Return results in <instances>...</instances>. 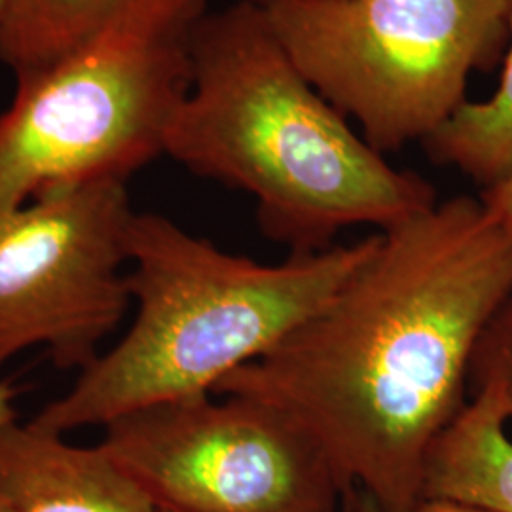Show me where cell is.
Segmentation results:
<instances>
[{"label": "cell", "mask_w": 512, "mask_h": 512, "mask_svg": "<svg viewBox=\"0 0 512 512\" xmlns=\"http://www.w3.org/2000/svg\"><path fill=\"white\" fill-rule=\"evenodd\" d=\"M0 495L12 512H160L107 448L33 421L0 425Z\"/></svg>", "instance_id": "9c48e42d"}, {"label": "cell", "mask_w": 512, "mask_h": 512, "mask_svg": "<svg viewBox=\"0 0 512 512\" xmlns=\"http://www.w3.org/2000/svg\"><path fill=\"white\" fill-rule=\"evenodd\" d=\"M103 429L160 512H342L357 494L293 421L241 395L154 404Z\"/></svg>", "instance_id": "8992f818"}, {"label": "cell", "mask_w": 512, "mask_h": 512, "mask_svg": "<svg viewBox=\"0 0 512 512\" xmlns=\"http://www.w3.org/2000/svg\"><path fill=\"white\" fill-rule=\"evenodd\" d=\"M207 0H6L0 61L16 78L105 40L188 38Z\"/></svg>", "instance_id": "ba28073f"}, {"label": "cell", "mask_w": 512, "mask_h": 512, "mask_svg": "<svg viewBox=\"0 0 512 512\" xmlns=\"http://www.w3.org/2000/svg\"><path fill=\"white\" fill-rule=\"evenodd\" d=\"M186 44L190 86L165 154L247 192L262 230L293 253L329 249L351 226L385 232L439 203L311 86L256 0L203 14Z\"/></svg>", "instance_id": "7a4b0ae2"}, {"label": "cell", "mask_w": 512, "mask_h": 512, "mask_svg": "<svg viewBox=\"0 0 512 512\" xmlns=\"http://www.w3.org/2000/svg\"><path fill=\"white\" fill-rule=\"evenodd\" d=\"M509 416L492 387L475 389L440 433L425 461L421 499H444L492 512H512Z\"/></svg>", "instance_id": "30bf717a"}, {"label": "cell", "mask_w": 512, "mask_h": 512, "mask_svg": "<svg viewBox=\"0 0 512 512\" xmlns=\"http://www.w3.org/2000/svg\"><path fill=\"white\" fill-rule=\"evenodd\" d=\"M480 200L512 241V171L499 183L484 188Z\"/></svg>", "instance_id": "4fadbf2b"}, {"label": "cell", "mask_w": 512, "mask_h": 512, "mask_svg": "<svg viewBox=\"0 0 512 512\" xmlns=\"http://www.w3.org/2000/svg\"><path fill=\"white\" fill-rule=\"evenodd\" d=\"M351 505H353V512H384V509L365 492H357Z\"/></svg>", "instance_id": "2e32d148"}, {"label": "cell", "mask_w": 512, "mask_h": 512, "mask_svg": "<svg viewBox=\"0 0 512 512\" xmlns=\"http://www.w3.org/2000/svg\"><path fill=\"white\" fill-rule=\"evenodd\" d=\"M511 296V239L480 198L456 196L380 232L323 308L213 393L272 406L351 492L410 512L429 450L467 404L476 346Z\"/></svg>", "instance_id": "6da1fadb"}, {"label": "cell", "mask_w": 512, "mask_h": 512, "mask_svg": "<svg viewBox=\"0 0 512 512\" xmlns=\"http://www.w3.org/2000/svg\"><path fill=\"white\" fill-rule=\"evenodd\" d=\"M258 4H268V2H275V0H256Z\"/></svg>", "instance_id": "ac0fdd59"}, {"label": "cell", "mask_w": 512, "mask_h": 512, "mask_svg": "<svg viewBox=\"0 0 512 512\" xmlns=\"http://www.w3.org/2000/svg\"><path fill=\"white\" fill-rule=\"evenodd\" d=\"M505 67L494 95L465 101L423 147L433 162L456 167L475 183L490 188L512 171V0Z\"/></svg>", "instance_id": "8fae6325"}, {"label": "cell", "mask_w": 512, "mask_h": 512, "mask_svg": "<svg viewBox=\"0 0 512 512\" xmlns=\"http://www.w3.org/2000/svg\"><path fill=\"white\" fill-rule=\"evenodd\" d=\"M126 183L0 205V380L25 351L61 370L92 365L131 308Z\"/></svg>", "instance_id": "52a82bcc"}, {"label": "cell", "mask_w": 512, "mask_h": 512, "mask_svg": "<svg viewBox=\"0 0 512 512\" xmlns=\"http://www.w3.org/2000/svg\"><path fill=\"white\" fill-rule=\"evenodd\" d=\"M378 239L372 234L264 264L226 253L164 215L135 213L128 238L135 317L33 423L69 435L154 404L213 393L323 308Z\"/></svg>", "instance_id": "3957f363"}, {"label": "cell", "mask_w": 512, "mask_h": 512, "mask_svg": "<svg viewBox=\"0 0 512 512\" xmlns=\"http://www.w3.org/2000/svg\"><path fill=\"white\" fill-rule=\"evenodd\" d=\"M186 40H105L18 78L0 112V205L126 183L165 154L190 86Z\"/></svg>", "instance_id": "5b68a950"}, {"label": "cell", "mask_w": 512, "mask_h": 512, "mask_svg": "<svg viewBox=\"0 0 512 512\" xmlns=\"http://www.w3.org/2000/svg\"><path fill=\"white\" fill-rule=\"evenodd\" d=\"M410 512H492L480 507H471L463 503H454V501H444V499H421L420 503Z\"/></svg>", "instance_id": "9a60e30c"}, {"label": "cell", "mask_w": 512, "mask_h": 512, "mask_svg": "<svg viewBox=\"0 0 512 512\" xmlns=\"http://www.w3.org/2000/svg\"><path fill=\"white\" fill-rule=\"evenodd\" d=\"M19 399V387L10 378L0 380V425L18 420L16 403Z\"/></svg>", "instance_id": "5bb4252c"}, {"label": "cell", "mask_w": 512, "mask_h": 512, "mask_svg": "<svg viewBox=\"0 0 512 512\" xmlns=\"http://www.w3.org/2000/svg\"><path fill=\"white\" fill-rule=\"evenodd\" d=\"M469 382L475 389L492 387L512 421V296L484 330L476 346Z\"/></svg>", "instance_id": "7c38bea8"}, {"label": "cell", "mask_w": 512, "mask_h": 512, "mask_svg": "<svg viewBox=\"0 0 512 512\" xmlns=\"http://www.w3.org/2000/svg\"><path fill=\"white\" fill-rule=\"evenodd\" d=\"M296 67L380 154L429 139L509 38V0L262 4Z\"/></svg>", "instance_id": "277c9868"}, {"label": "cell", "mask_w": 512, "mask_h": 512, "mask_svg": "<svg viewBox=\"0 0 512 512\" xmlns=\"http://www.w3.org/2000/svg\"><path fill=\"white\" fill-rule=\"evenodd\" d=\"M0 512H12L8 509V505H6V501L2 499V495H0Z\"/></svg>", "instance_id": "e0dca14e"}, {"label": "cell", "mask_w": 512, "mask_h": 512, "mask_svg": "<svg viewBox=\"0 0 512 512\" xmlns=\"http://www.w3.org/2000/svg\"><path fill=\"white\" fill-rule=\"evenodd\" d=\"M4 4H6V0H0V14H2V10H4Z\"/></svg>", "instance_id": "d6986e66"}]
</instances>
